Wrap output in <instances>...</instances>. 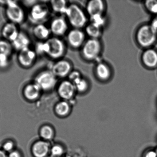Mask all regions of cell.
Wrapping results in <instances>:
<instances>
[{
    "mask_svg": "<svg viewBox=\"0 0 157 157\" xmlns=\"http://www.w3.org/2000/svg\"><path fill=\"white\" fill-rule=\"evenodd\" d=\"M65 15L67 17L69 24L74 29H81L87 25V15L77 5H69Z\"/></svg>",
    "mask_w": 157,
    "mask_h": 157,
    "instance_id": "obj_1",
    "label": "cell"
},
{
    "mask_svg": "<svg viewBox=\"0 0 157 157\" xmlns=\"http://www.w3.org/2000/svg\"><path fill=\"white\" fill-rule=\"evenodd\" d=\"M0 5L6 6V15L9 22L18 25L24 21L25 13L16 1H0Z\"/></svg>",
    "mask_w": 157,
    "mask_h": 157,
    "instance_id": "obj_2",
    "label": "cell"
},
{
    "mask_svg": "<svg viewBox=\"0 0 157 157\" xmlns=\"http://www.w3.org/2000/svg\"><path fill=\"white\" fill-rule=\"evenodd\" d=\"M157 33L154 30L150 24L141 26L137 31V42L141 47L149 48L156 42Z\"/></svg>",
    "mask_w": 157,
    "mask_h": 157,
    "instance_id": "obj_3",
    "label": "cell"
},
{
    "mask_svg": "<svg viewBox=\"0 0 157 157\" xmlns=\"http://www.w3.org/2000/svg\"><path fill=\"white\" fill-rule=\"evenodd\" d=\"M45 47L46 55L52 59H60L65 53V44L57 37L50 38L45 41Z\"/></svg>",
    "mask_w": 157,
    "mask_h": 157,
    "instance_id": "obj_4",
    "label": "cell"
},
{
    "mask_svg": "<svg viewBox=\"0 0 157 157\" xmlns=\"http://www.w3.org/2000/svg\"><path fill=\"white\" fill-rule=\"evenodd\" d=\"M101 47L99 40L90 38L85 41L81 47V55L87 60H95L100 54Z\"/></svg>",
    "mask_w": 157,
    "mask_h": 157,
    "instance_id": "obj_5",
    "label": "cell"
},
{
    "mask_svg": "<svg viewBox=\"0 0 157 157\" xmlns=\"http://www.w3.org/2000/svg\"><path fill=\"white\" fill-rule=\"evenodd\" d=\"M41 91L52 90L56 85L57 78L50 70H43L35 76L34 82Z\"/></svg>",
    "mask_w": 157,
    "mask_h": 157,
    "instance_id": "obj_6",
    "label": "cell"
},
{
    "mask_svg": "<svg viewBox=\"0 0 157 157\" xmlns=\"http://www.w3.org/2000/svg\"><path fill=\"white\" fill-rule=\"evenodd\" d=\"M49 14V9L47 6L38 3L31 8L29 13V19L34 24H41L47 18Z\"/></svg>",
    "mask_w": 157,
    "mask_h": 157,
    "instance_id": "obj_7",
    "label": "cell"
},
{
    "mask_svg": "<svg viewBox=\"0 0 157 157\" xmlns=\"http://www.w3.org/2000/svg\"><path fill=\"white\" fill-rule=\"evenodd\" d=\"M50 70L57 78L68 77L72 71V64L67 60L58 59L52 65Z\"/></svg>",
    "mask_w": 157,
    "mask_h": 157,
    "instance_id": "obj_8",
    "label": "cell"
},
{
    "mask_svg": "<svg viewBox=\"0 0 157 157\" xmlns=\"http://www.w3.org/2000/svg\"><path fill=\"white\" fill-rule=\"evenodd\" d=\"M37 54L34 50L30 48L18 52V63L24 68H29L33 65L36 61Z\"/></svg>",
    "mask_w": 157,
    "mask_h": 157,
    "instance_id": "obj_9",
    "label": "cell"
},
{
    "mask_svg": "<svg viewBox=\"0 0 157 157\" xmlns=\"http://www.w3.org/2000/svg\"><path fill=\"white\" fill-rule=\"evenodd\" d=\"M85 35L80 29H73L67 34V41L69 45L72 48H81L86 41Z\"/></svg>",
    "mask_w": 157,
    "mask_h": 157,
    "instance_id": "obj_10",
    "label": "cell"
},
{
    "mask_svg": "<svg viewBox=\"0 0 157 157\" xmlns=\"http://www.w3.org/2000/svg\"><path fill=\"white\" fill-rule=\"evenodd\" d=\"M51 33L57 36L65 35L68 30V24L67 21L63 17H58L52 20L50 23Z\"/></svg>",
    "mask_w": 157,
    "mask_h": 157,
    "instance_id": "obj_11",
    "label": "cell"
},
{
    "mask_svg": "<svg viewBox=\"0 0 157 157\" xmlns=\"http://www.w3.org/2000/svg\"><path fill=\"white\" fill-rule=\"evenodd\" d=\"M76 91L73 83L69 80L62 81L58 86V95L65 101L73 98Z\"/></svg>",
    "mask_w": 157,
    "mask_h": 157,
    "instance_id": "obj_12",
    "label": "cell"
},
{
    "mask_svg": "<svg viewBox=\"0 0 157 157\" xmlns=\"http://www.w3.org/2000/svg\"><path fill=\"white\" fill-rule=\"evenodd\" d=\"M17 25L9 22L3 25L1 30L3 39L11 43L14 40L19 33Z\"/></svg>",
    "mask_w": 157,
    "mask_h": 157,
    "instance_id": "obj_13",
    "label": "cell"
},
{
    "mask_svg": "<svg viewBox=\"0 0 157 157\" xmlns=\"http://www.w3.org/2000/svg\"><path fill=\"white\" fill-rule=\"evenodd\" d=\"M105 4L101 0H92L86 6V11L89 17L98 14H104L105 10Z\"/></svg>",
    "mask_w": 157,
    "mask_h": 157,
    "instance_id": "obj_14",
    "label": "cell"
},
{
    "mask_svg": "<svg viewBox=\"0 0 157 157\" xmlns=\"http://www.w3.org/2000/svg\"><path fill=\"white\" fill-rule=\"evenodd\" d=\"M142 63L149 68H154L157 66V52L152 48H147L141 56Z\"/></svg>",
    "mask_w": 157,
    "mask_h": 157,
    "instance_id": "obj_15",
    "label": "cell"
},
{
    "mask_svg": "<svg viewBox=\"0 0 157 157\" xmlns=\"http://www.w3.org/2000/svg\"><path fill=\"white\" fill-rule=\"evenodd\" d=\"M50 151L49 143L44 140L36 141L32 148V154L34 157H46Z\"/></svg>",
    "mask_w": 157,
    "mask_h": 157,
    "instance_id": "obj_16",
    "label": "cell"
},
{
    "mask_svg": "<svg viewBox=\"0 0 157 157\" xmlns=\"http://www.w3.org/2000/svg\"><path fill=\"white\" fill-rule=\"evenodd\" d=\"M11 43L13 49L19 52L29 48L30 40V38L26 33L20 32L14 40Z\"/></svg>",
    "mask_w": 157,
    "mask_h": 157,
    "instance_id": "obj_17",
    "label": "cell"
},
{
    "mask_svg": "<svg viewBox=\"0 0 157 157\" xmlns=\"http://www.w3.org/2000/svg\"><path fill=\"white\" fill-rule=\"evenodd\" d=\"M41 90L34 82L27 85L24 89V95L29 101H33L39 98Z\"/></svg>",
    "mask_w": 157,
    "mask_h": 157,
    "instance_id": "obj_18",
    "label": "cell"
},
{
    "mask_svg": "<svg viewBox=\"0 0 157 157\" xmlns=\"http://www.w3.org/2000/svg\"><path fill=\"white\" fill-rule=\"evenodd\" d=\"M95 72L97 77L102 81L110 79L112 75L110 67L104 63H98L95 67Z\"/></svg>",
    "mask_w": 157,
    "mask_h": 157,
    "instance_id": "obj_19",
    "label": "cell"
},
{
    "mask_svg": "<svg viewBox=\"0 0 157 157\" xmlns=\"http://www.w3.org/2000/svg\"><path fill=\"white\" fill-rule=\"evenodd\" d=\"M50 33V29L41 24L36 25L33 30L34 36L40 41H45L49 39Z\"/></svg>",
    "mask_w": 157,
    "mask_h": 157,
    "instance_id": "obj_20",
    "label": "cell"
},
{
    "mask_svg": "<svg viewBox=\"0 0 157 157\" xmlns=\"http://www.w3.org/2000/svg\"><path fill=\"white\" fill-rule=\"evenodd\" d=\"M50 4L54 12L64 15L69 5L65 0H53L50 1Z\"/></svg>",
    "mask_w": 157,
    "mask_h": 157,
    "instance_id": "obj_21",
    "label": "cell"
},
{
    "mask_svg": "<svg viewBox=\"0 0 157 157\" xmlns=\"http://www.w3.org/2000/svg\"><path fill=\"white\" fill-rule=\"evenodd\" d=\"M55 110L58 116H67L70 112V104L66 101H60L55 105Z\"/></svg>",
    "mask_w": 157,
    "mask_h": 157,
    "instance_id": "obj_22",
    "label": "cell"
},
{
    "mask_svg": "<svg viewBox=\"0 0 157 157\" xmlns=\"http://www.w3.org/2000/svg\"><path fill=\"white\" fill-rule=\"evenodd\" d=\"M85 32L90 38L98 39L102 33V29L90 23L86 26Z\"/></svg>",
    "mask_w": 157,
    "mask_h": 157,
    "instance_id": "obj_23",
    "label": "cell"
},
{
    "mask_svg": "<svg viewBox=\"0 0 157 157\" xmlns=\"http://www.w3.org/2000/svg\"><path fill=\"white\" fill-rule=\"evenodd\" d=\"M39 132L40 136L45 141L50 140L54 136V130L51 126L49 125L43 126L40 129Z\"/></svg>",
    "mask_w": 157,
    "mask_h": 157,
    "instance_id": "obj_24",
    "label": "cell"
},
{
    "mask_svg": "<svg viewBox=\"0 0 157 157\" xmlns=\"http://www.w3.org/2000/svg\"><path fill=\"white\" fill-rule=\"evenodd\" d=\"M13 49L11 43L4 39L0 40V56L10 57Z\"/></svg>",
    "mask_w": 157,
    "mask_h": 157,
    "instance_id": "obj_25",
    "label": "cell"
},
{
    "mask_svg": "<svg viewBox=\"0 0 157 157\" xmlns=\"http://www.w3.org/2000/svg\"><path fill=\"white\" fill-rule=\"evenodd\" d=\"M90 23L96 27L102 29L106 23L104 14H98L90 17Z\"/></svg>",
    "mask_w": 157,
    "mask_h": 157,
    "instance_id": "obj_26",
    "label": "cell"
},
{
    "mask_svg": "<svg viewBox=\"0 0 157 157\" xmlns=\"http://www.w3.org/2000/svg\"><path fill=\"white\" fill-rule=\"evenodd\" d=\"M76 90L80 92L86 91L88 88V83L84 78L81 77L78 78L73 83Z\"/></svg>",
    "mask_w": 157,
    "mask_h": 157,
    "instance_id": "obj_27",
    "label": "cell"
},
{
    "mask_svg": "<svg viewBox=\"0 0 157 157\" xmlns=\"http://www.w3.org/2000/svg\"><path fill=\"white\" fill-rule=\"evenodd\" d=\"M144 6L151 13L157 14V1L155 0H147L144 2Z\"/></svg>",
    "mask_w": 157,
    "mask_h": 157,
    "instance_id": "obj_28",
    "label": "cell"
},
{
    "mask_svg": "<svg viewBox=\"0 0 157 157\" xmlns=\"http://www.w3.org/2000/svg\"><path fill=\"white\" fill-rule=\"evenodd\" d=\"M15 144L13 141L7 140L2 144L1 149L6 153H10L14 150Z\"/></svg>",
    "mask_w": 157,
    "mask_h": 157,
    "instance_id": "obj_29",
    "label": "cell"
},
{
    "mask_svg": "<svg viewBox=\"0 0 157 157\" xmlns=\"http://www.w3.org/2000/svg\"><path fill=\"white\" fill-rule=\"evenodd\" d=\"M50 152L53 156H61L64 153V149L61 145L56 144L50 148Z\"/></svg>",
    "mask_w": 157,
    "mask_h": 157,
    "instance_id": "obj_30",
    "label": "cell"
},
{
    "mask_svg": "<svg viewBox=\"0 0 157 157\" xmlns=\"http://www.w3.org/2000/svg\"><path fill=\"white\" fill-rule=\"evenodd\" d=\"M81 77V73L78 71L76 70H72L68 76V80L72 83H73L76 80Z\"/></svg>",
    "mask_w": 157,
    "mask_h": 157,
    "instance_id": "obj_31",
    "label": "cell"
},
{
    "mask_svg": "<svg viewBox=\"0 0 157 157\" xmlns=\"http://www.w3.org/2000/svg\"><path fill=\"white\" fill-rule=\"evenodd\" d=\"M10 57L6 56H0V68L5 69L8 67Z\"/></svg>",
    "mask_w": 157,
    "mask_h": 157,
    "instance_id": "obj_32",
    "label": "cell"
},
{
    "mask_svg": "<svg viewBox=\"0 0 157 157\" xmlns=\"http://www.w3.org/2000/svg\"><path fill=\"white\" fill-rule=\"evenodd\" d=\"M8 157H22L21 154L18 150H14L7 155Z\"/></svg>",
    "mask_w": 157,
    "mask_h": 157,
    "instance_id": "obj_33",
    "label": "cell"
},
{
    "mask_svg": "<svg viewBox=\"0 0 157 157\" xmlns=\"http://www.w3.org/2000/svg\"><path fill=\"white\" fill-rule=\"evenodd\" d=\"M150 25L153 30L157 33V17L154 18Z\"/></svg>",
    "mask_w": 157,
    "mask_h": 157,
    "instance_id": "obj_34",
    "label": "cell"
},
{
    "mask_svg": "<svg viewBox=\"0 0 157 157\" xmlns=\"http://www.w3.org/2000/svg\"><path fill=\"white\" fill-rule=\"evenodd\" d=\"M144 157H157V154L156 151H151L147 152Z\"/></svg>",
    "mask_w": 157,
    "mask_h": 157,
    "instance_id": "obj_35",
    "label": "cell"
},
{
    "mask_svg": "<svg viewBox=\"0 0 157 157\" xmlns=\"http://www.w3.org/2000/svg\"><path fill=\"white\" fill-rule=\"evenodd\" d=\"M0 157H8L7 154L0 148Z\"/></svg>",
    "mask_w": 157,
    "mask_h": 157,
    "instance_id": "obj_36",
    "label": "cell"
},
{
    "mask_svg": "<svg viewBox=\"0 0 157 157\" xmlns=\"http://www.w3.org/2000/svg\"><path fill=\"white\" fill-rule=\"evenodd\" d=\"M156 151V153L157 154V149H156V151Z\"/></svg>",
    "mask_w": 157,
    "mask_h": 157,
    "instance_id": "obj_37",
    "label": "cell"
}]
</instances>
